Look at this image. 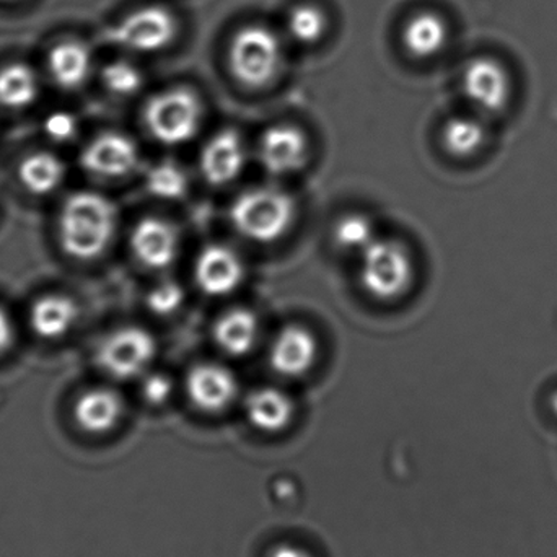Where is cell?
Masks as SVG:
<instances>
[{"label": "cell", "instance_id": "e575fe53", "mask_svg": "<svg viewBox=\"0 0 557 557\" xmlns=\"http://www.w3.org/2000/svg\"><path fill=\"white\" fill-rule=\"evenodd\" d=\"M9 2H15V0H9Z\"/></svg>", "mask_w": 557, "mask_h": 557}, {"label": "cell", "instance_id": "5bb4252c", "mask_svg": "<svg viewBox=\"0 0 557 557\" xmlns=\"http://www.w3.org/2000/svg\"><path fill=\"white\" fill-rule=\"evenodd\" d=\"M247 163V149L240 134L224 129L212 136L201 150L199 169L206 182L224 186L234 182L244 172Z\"/></svg>", "mask_w": 557, "mask_h": 557}, {"label": "cell", "instance_id": "7402d4cb", "mask_svg": "<svg viewBox=\"0 0 557 557\" xmlns=\"http://www.w3.org/2000/svg\"><path fill=\"white\" fill-rule=\"evenodd\" d=\"M490 131L478 116H455L442 131L445 149L457 159H471L486 147Z\"/></svg>", "mask_w": 557, "mask_h": 557}, {"label": "cell", "instance_id": "ba28073f", "mask_svg": "<svg viewBox=\"0 0 557 557\" xmlns=\"http://www.w3.org/2000/svg\"><path fill=\"white\" fill-rule=\"evenodd\" d=\"M465 97L484 116L504 113L512 98V81L509 72L493 58H474L465 65Z\"/></svg>", "mask_w": 557, "mask_h": 557}, {"label": "cell", "instance_id": "d4e9b609", "mask_svg": "<svg viewBox=\"0 0 557 557\" xmlns=\"http://www.w3.org/2000/svg\"><path fill=\"white\" fill-rule=\"evenodd\" d=\"M288 36L298 45H314L327 29V16L320 7L301 3L288 12L285 20Z\"/></svg>", "mask_w": 557, "mask_h": 557}, {"label": "cell", "instance_id": "7a4b0ae2", "mask_svg": "<svg viewBox=\"0 0 557 557\" xmlns=\"http://www.w3.org/2000/svg\"><path fill=\"white\" fill-rule=\"evenodd\" d=\"M295 201L274 186H258L237 196L231 208L235 231L257 244H273L294 224Z\"/></svg>", "mask_w": 557, "mask_h": 557}, {"label": "cell", "instance_id": "83f0119b", "mask_svg": "<svg viewBox=\"0 0 557 557\" xmlns=\"http://www.w3.org/2000/svg\"><path fill=\"white\" fill-rule=\"evenodd\" d=\"M104 87L117 97H133L144 87V75L137 65L127 61H114L101 72Z\"/></svg>", "mask_w": 557, "mask_h": 557}, {"label": "cell", "instance_id": "1f68e13d", "mask_svg": "<svg viewBox=\"0 0 557 557\" xmlns=\"http://www.w3.org/2000/svg\"><path fill=\"white\" fill-rule=\"evenodd\" d=\"M13 343V324L9 314L0 308V352L9 349Z\"/></svg>", "mask_w": 557, "mask_h": 557}, {"label": "cell", "instance_id": "4fadbf2b", "mask_svg": "<svg viewBox=\"0 0 557 557\" xmlns=\"http://www.w3.org/2000/svg\"><path fill=\"white\" fill-rule=\"evenodd\" d=\"M308 143L305 134L290 124H277L264 131L258 144V157L268 173L290 175L307 162Z\"/></svg>", "mask_w": 557, "mask_h": 557}, {"label": "cell", "instance_id": "d6986e66", "mask_svg": "<svg viewBox=\"0 0 557 557\" xmlns=\"http://www.w3.org/2000/svg\"><path fill=\"white\" fill-rule=\"evenodd\" d=\"M48 67L59 87L74 90L90 77L94 55L84 42L62 41L49 52Z\"/></svg>", "mask_w": 557, "mask_h": 557}, {"label": "cell", "instance_id": "277c9868", "mask_svg": "<svg viewBox=\"0 0 557 557\" xmlns=\"http://www.w3.org/2000/svg\"><path fill=\"white\" fill-rule=\"evenodd\" d=\"M201 98L186 87L153 95L144 108V123L163 146H183L195 139L202 124Z\"/></svg>", "mask_w": 557, "mask_h": 557}, {"label": "cell", "instance_id": "836d02e7", "mask_svg": "<svg viewBox=\"0 0 557 557\" xmlns=\"http://www.w3.org/2000/svg\"><path fill=\"white\" fill-rule=\"evenodd\" d=\"M549 408H552L553 414L557 418V388L549 396Z\"/></svg>", "mask_w": 557, "mask_h": 557}, {"label": "cell", "instance_id": "cb8c5ba5", "mask_svg": "<svg viewBox=\"0 0 557 557\" xmlns=\"http://www.w3.org/2000/svg\"><path fill=\"white\" fill-rule=\"evenodd\" d=\"M39 81L29 65L15 62L0 69V104L10 110H22L35 103Z\"/></svg>", "mask_w": 557, "mask_h": 557}, {"label": "cell", "instance_id": "7c38bea8", "mask_svg": "<svg viewBox=\"0 0 557 557\" xmlns=\"http://www.w3.org/2000/svg\"><path fill=\"white\" fill-rule=\"evenodd\" d=\"M131 250L143 267L166 270L180 253V235L172 222L147 218L131 234Z\"/></svg>", "mask_w": 557, "mask_h": 557}, {"label": "cell", "instance_id": "4316f807", "mask_svg": "<svg viewBox=\"0 0 557 557\" xmlns=\"http://www.w3.org/2000/svg\"><path fill=\"white\" fill-rule=\"evenodd\" d=\"M375 240L372 221L362 214L344 215L334 227V242L346 251L362 253Z\"/></svg>", "mask_w": 557, "mask_h": 557}, {"label": "cell", "instance_id": "9c48e42d", "mask_svg": "<svg viewBox=\"0 0 557 557\" xmlns=\"http://www.w3.org/2000/svg\"><path fill=\"white\" fill-rule=\"evenodd\" d=\"M186 395L199 411L215 414L224 411L238 395L237 376L221 363H198L189 370L185 382Z\"/></svg>", "mask_w": 557, "mask_h": 557}, {"label": "cell", "instance_id": "30bf717a", "mask_svg": "<svg viewBox=\"0 0 557 557\" xmlns=\"http://www.w3.org/2000/svg\"><path fill=\"white\" fill-rule=\"evenodd\" d=\"M244 278L245 263L234 248L214 244L199 251L195 261V281L205 294L224 297L237 290Z\"/></svg>", "mask_w": 557, "mask_h": 557}, {"label": "cell", "instance_id": "d6a6232c", "mask_svg": "<svg viewBox=\"0 0 557 557\" xmlns=\"http://www.w3.org/2000/svg\"><path fill=\"white\" fill-rule=\"evenodd\" d=\"M270 557H313L307 549L300 546L290 545V543H282L271 549Z\"/></svg>", "mask_w": 557, "mask_h": 557}, {"label": "cell", "instance_id": "603a6c76", "mask_svg": "<svg viewBox=\"0 0 557 557\" xmlns=\"http://www.w3.org/2000/svg\"><path fill=\"white\" fill-rule=\"evenodd\" d=\"M18 176L32 195H51L64 182V162L54 153L36 152L23 160Z\"/></svg>", "mask_w": 557, "mask_h": 557}, {"label": "cell", "instance_id": "e0dca14e", "mask_svg": "<svg viewBox=\"0 0 557 557\" xmlns=\"http://www.w3.org/2000/svg\"><path fill=\"white\" fill-rule=\"evenodd\" d=\"M123 412V398L110 388L88 389L77 399L74 408L75 421L90 434L113 431L120 424Z\"/></svg>", "mask_w": 557, "mask_h": 557}, {"label": "cell", "instance_id": "f546056e", "mask_svg": "<svg viewBox=\"0 0 557 557\" xmlns=\"http://www.w3.org/2000/svg\"><path fill=\"white\" fill-rule=\"evenodd\" d=\"M173 393V382L165 373H150L143 382V398L149 405L160 406L169 401Z\"/></svg>", "mask_w": 557, "mask_h": 557}, {"label": "cell", "instance_id": "52a82bcc", "mask_svg": "<svg viewBox=\"0 0 557 557\" xmlns=\"http://www.w3.org/2000/svg\"><path fill=\"white\" fill-rule=\"evenodd\" d=\"M178 36V20L162 5L143 7L111 28L110 39L127 51L153 54L169 48Z\"/></svg>", "mask_w": 557, "mask_h": 557}, {"label": "cell", "instance_id": "5b68a950", "mask_svg": "<svg viewBox=\"0 0 557 557\" xmlns=\"http://www.w3.org/2000/svg\"><path fill=\"white\" fill-rule=\"evenodd\" d=\"M360 284L380 300H392L408 290L412 261L406 247L395 240H379L360 253Z\"/></svg>", "mask_w": 557, "mask_h": 557}, {"label": "cell", "instance_id": "6da1fadb", "mask_svg": "<svg viewBox=\"0 0 557 557\" xmlns=\"http://www.w3.org/2000/svg\"><path fill=\"white\" fill-rule=\"evenodd\" d=\"M117 212L107 196L78 191L69 196L59 214V242L78 261L100 258L113 242Z\"/></svg>", "mask_w": 557, "mask_h": 557}, {"label": "cell", "instance_id": "ffe728a7", "mask_svg": "<svg viewBox=\"0 0 557 557\" xmlns=\"http://www.w3.org/2000/svg\"><path fill=\"white\" fill-rule=\"evenodd\" d=\"M403 45L418 59L441 54L448 41V25L438 13L419 12L403 28Z\"/></svg>", "mask_w": 557, "mask_h": 557}, {"label": "cell", "instance_id": "3957f363", "mask_svg": "<svg viewBox=\"0 0 557 557\" xmlns=\"http://www.w3.org/2000/svg\"><path fill=\"white\" fill-rule=\"evenodd\" d=\"M284 61V46L276 32L261 23L238 29L228 46V67L247 88H264L276 81Z\"/></svg>", "mask_w": 557, "mask_h": 557}, {"label": "cell", "instance_id": "ac0fdd59", "mask_svg": "<svg viewBox=\"0 0 557 557\" xmlns=\"http://www.w3.org/2000/svg\"><path fill=\"white\" fill-rule=\"evenodd\" d=\"M212 334L219 349L224 350L227 356H247L257 344L260 323L253 311L247 308H234L225 311L215 321Z\"/></svg>", "mask_w": 557, "mask_h": 557}, {"label": "cell", "instance_id": "8fae6325", "mask_svg": "<svg viewBox=\"0 0 557 557\" xmlns=\"http://www.w3.org/2000/svg\"><path fill=\"white\" fill-rule=\"evenodd\" d=\"M139 163V147L126 134L104 133L95 137L84 152L82 165L101 178H123Z\"/></svg>", "mask_w": 557, "mask_h": 557}, {"label": "cell", "instance_id": "2e32d148", "mask_svg": "<svg viewBox=\"0 0 557 557\" xmlns=\"http://www.w3.org/2000/svg\"><path fill=\"white\" fill-rule=\"evenodd\" d=\"M248 422L264 434H277L288 428L294 419L290 396L273 386L253 389L245 401Z\"/></svg>", "mask_w": 557, "mask_h": 557}, {"label": "cell", "instance_id": "f1b7e54d", "mask_svg": "<svg viewBox=\"0 0 557 557\" xmlns=\"http://www.w3.org/2000/svg\"><path fill=\"white\" fill-rule=\"evenodd\" d=\"M185 290L175 281H162L147 295V307L159 317H169L182 308Z\"/></svg>", "mask_w": 557, "mask_h": 557}, {"label": "cell", "instance_id": "9a60e30c", "mask_svg": "<svg viewBox=\"0 0 557 557\" xmlns=\"http://www.w3.org/2000/svg\"><path fill=\"white\" fill-rule=\"evenodd\" d=\"M318 356L317 337L300 324L282 327L270 349V363L278 375L295 379L313 367Z\"/></svg>", "mask_w": 557, "mask_h": 557}, {"label": "cell", "instance_id": "484cf974", "mask_svg": "<svg viewBox=\"0 0 557 557\" xmlns=\"http://www.w3.org/2000/svg\"><path fill=\"white\" fill-rule=\"evenodd\" d=\"M147 191L157 199L175 201L188 191V176L182 166L173 162H160L147 172Z\"/></svg>", "mask_w": 557, "mask_h": 557}, {"label": "cell", "instance_id": "8992f818", "mask_svg": "<svg viewBox=\"0 0 557 557\" xmlns=\"http://www.w3.org/2000/svg\"><path fill=\"white\" fill-rule=\"evenodd\" d=\"M95 354L104 373L116 380H131L143 375L156 359L157 343L144 327H120L101 339Z\"/></svg>", "mask_w": 557, "mask_h": 557}, {"label": "cell", "instance_id": "44dd1931", "mask_svg": "<svg viewBox=\"0 0 557 557\" xmlns=\"http://www.w3.org/2000/svg\"><path fill=\"white\" fill-rule=\"evenodd\" d=\"M78 320V307L64 295H48L39 298L32 308L29 323L42 339H61Z\"/></svg>", "mask_w": 557, "mask_h": 557}, {"label": "cell", "instance_id": "4dcf8cb0", "mask_svg": "<svg viewBox=\"0 0 557 557\" xmlns=\"http://www.w3.org/2000/svg\"><path fill=\"white\" fill-rule=\"evenodd\" d=\"M45 131L55 143H67V140L74 139L75 134H77V121L71 113L55 111V113L46 117Z\"/></svg>", "mask_w": 557, "mask_h": 557}]
</instances>
